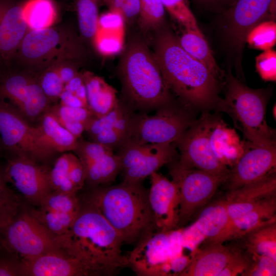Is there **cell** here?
I'll use <instances>...</instances> for the list:
<instances>
[{
    "label": "cell",
    "mask_w": 276,
    "mask_h": 276,
    "mask_svg": "<svg viewBox=\"0 0 276 276\" xmlns=\"http://www.w3.org/2000/svg\"><path fill=\"white\" fill-rule=\"evenodd\" d=\"M64 255L79 261L89 275H112L128 266L120 234L92 204L86 201L67 231L55 237Z\"/></svg>",
    "instance_id": "obj_1"
},
{
    "label": "cell",
    "mask_w": 276,
    "mask_h": 276,
    "mask_svg": "<svg viewBox=\"0 0 276 276\" xmlns=\"http://www.w3.org/2000/svg\"><path fill=\"white\" fill-rule=\"evenodd\" d=\"M159 29L154 54L170 90L187 106L216 107L220 99L217 79L183 49L172 32Z\"/></svg>",
    "instance_id": "obj_2"
},
{
    "label": "cell",
    "mask_w": 276,
    "mask_h": 276,
    "mask_svg": "<svg viewBox=\"0 0 276 276\" xmlns=\"http://www.w3.org/2000/svg\"><path fill=\"white\" fill-rule=\"evenodd\" d=\"M148 192L141 183L122 182L94 187L86 201L99 210L125 243L133 244L156 230Z\"/></svg>",
    "instance_id": "obj_3"
},
{
    "label": "cell",
    "mask_w": 276,
    "mask_h": 276,
    "mask_svg": "<svg viewBox=\"0 0 276 276\" xmlns=\"http://www.w3.org/2000/svg\"><path fill=\"white\" fill-rule=\"evenodd\" d=\"M119 77L126 104L144 112L171 104L170 90L152 53L142 40L129 43L120 60Z\"/></svg>",
    "instance_id": "obj_4"
},
{
    "label": "cell",
    "mask_w": 276,
    "mask_h": 276,
    "mask_svg": "<svg viewBox=\"0 0 276 276\" xmlns=\"http://www.w3.org/2000/svg\"><path fill=\"white\" fill-rule=\"evenodd\" d=\"M226 90L216 107L227 113L247 142L257 146L275 145V133L267 123L268 95L266 90L253 89L235 77H226Z\"/></svg>",
    "instance_id": "obj_5"
},
{
    "label": "cell",
    "mask_w": 276,
    "mask_h": 276,
    "mask_svg": "<svg viewBox=\"0 0 276 276\" xmlns=\"http://www.w3.org/2000/svg\"><path fill=\"white\" fill-rule=\"evenodd\" d=\"M85 55L82 42L71 31L61 27L30 30L13 59L22 70L36 75L63 61L81 63Z\"/></svg>",
    "instance_id": "obj_6"
},
{
    "label": "cell",
    "mask_w": 276,
    "mask_h": 276,
    "mask_svg": "<svg viewBox=\"0 0 276 276\" xmlns=\"http://www.w3.org/2000/svg\"><path fill=\"white\" fill-rule=\"evenodd\" d=\"M185 249L181 229L155 230L136 243L128 256V266L138 275H180L191 259Z\"/></svg>",
    "instance_id": "obj_7"
},
{
    "label": "cell",
    "mask_w": 276,
    "mask_h": 276,
    "mask_svg": "<svg viewBox=\"0 0 276 276\" xmlns=\"http://www.w3.org/2000/svg\"><path fill=\"white\" fill-rule=\"evenodd\" d=\"M55 237L32 211L19 212L0 232V247L27 260L51 252L63 254Z\"/></svg>",
    "instance_id": "obj_8"
},
{
    "label": "cell",
    "mask_w": 276,
    "mask_h": 276,
    "mask_svg": "<svg viewBox=\"0 0 276 276\" xmlns=\"http://www.w3.org/2000/svg\"><path fill=\"white\" fill-rule=\"evenodd\" d=\"M195 121L186 109L172 103L152 116L145 112L133 114L126 141L142 144L174 143Z\"/></svg>",
    "instance_id": "obj_9"
},
{
    "label": "cell",
    "mask_w": 276,
    "mask_h": 276,
    "mask_svg": "<svg viewBox=\"0 0 276 276\" xmlns=\"http://www.w3.org/2000/svg\"><path fill=\"white\" fill-rule=\"evenodd\" d=\"M0 140L2 145L14 155L26 157L38 163L55 154L47 146L37 126H32L1 99Z\"/></svg>",
    "instance_id": "obj_10"
},
{
    "label": "cell",
    "mask_w": 276,
    "mask_h": 276,
    "mask_svg": "<svg viewBox=\"0 0 276 276\" xmlns=\"http://www.w3.org/2000/svg\"><path fill=\"white\" fill-rule=\"evenodd\" d=\"M214 116L203 113L174 142L180 151L176 164L217 175H228L230 170L214 155L210 143V130Z\"/></svg>",
    "instance_id": "obj_11"
},
{
    "label": "cell",
    "mask_w": 276,
    "mask_h": 276,
    "mask_svg": "<svg viewBox=\"0 0 276 276\" xmlns=\"http://www.w3.org/2000/svg\"><path fill=\"white\" fill-rule=\"evenodd\" d=\"M171 164L172 180L177 184L180 193L179 226L209 202L228 175L214 174L194 168H183L174 161Z\"/></svg>",
    "instance_id": "obj_12"
},
{
    "label": "cell",
    "mask_w": 276,
    "mask_h": 276,
    "mask_svg": "<svg viewBox=\"0 0 276 276\" xmlns=\"http://www.w3.org/2000/svg\"><path fill=\"white\" fill-rule=\"evenodd\" d=\"M0 99L29 123L39 120L51 107L38 82V76L27 71L9 73L0 78Z\"/></svg>",
    "instance_id": "obj_13"
},
{
    "label": "cell",
    "mask_w": 276,
    "mask_h": 276,
    "mask_svg": "<svg viewBox=\"0 0 276 276\" xmlns=\"http://www.w3.org/2000/svg\"><path fill=\"white\" fill-rule=\"evenodd\" d=\"M272 0H235L223 14L225 39L240 71L242 52L248 32L260 22L271 20L269 9Z\"/></svg>",
    "instance_id": "obj_14"
},
{
    "label": "cell",
    "mask_w": 276,
    "mask_h": 276,
    "mask_svg": "<svg viewBox=\"0 0 276 276\" xmlns=\"http://www.w3.org/2000/svg\"><path fill=\"white\" fill-rule=\"evenodd\" d=\"M49 170L24 157L14 155L8 160L2 172L10 188L35 205H39L52 191Z\"/></svg>",
    "instance_id": "obj_15"
},
{
    "label": "cell",
    "mask_w": 276,
    "mask_h": 276,
    "mask_svg": "<svg viewBox=\"0 0 276 276\" xmlns=\"http://www.w3.org/2000/svg\"><path fill=\"white\" fill-rule=\"evenodd\" d=\"M275 169L276 145L257 146L246 141L244 153L225 181L228 192L258 180L275 172Z\"/></svg>",
    "instance_id": "obj_16"
},
{
    "label": "cell",
    "mask_w": 276,
    "mask_h": 276,
    "mask_svg": "<svg viewBox=\"0 0 276 276\" xmlns=\"http://www.w3.org/2000/svg\"><path fill=\"white\" fill-rule=\"evenodd\" d=\"M150 206L156 231H167L178 226L180 193L177 184L155 172L150 176Z\"/></svg>",
    "instance_id": "obj_17"
},
{
    "label": "cell",
    "mask_w": 276,
    "mask_h": 276,
    "mask_svg": "<svg viewBox=\"0 0 276 276\" xmlns=\"http://www.w3.org/2000/svg\"><path fill=\"white\" fill-rule=\"evenodd\" d=\"M22 3L0 0V57L6 64L13 60L29 30L22 15Z\"/></svg>",
    "instance_id": "obj_18"
},
{
    "label": "cell",
    "mask_w": 276,
    "mask_h": 276,
    "mask_svg": "<svg viewBox=\"0 0 276 276\" xmlns=\"http://www.w3.org/2000/svg\"><path fill=\"white\" fill-rule=\"evenodd\" d=\"M276 195V174L272 172L226 194L224 199L230 220L241 217Z\"/></svg>",
    "instance_id": "obj_19"
},
{
    "label": "cell",
    "mask_w": 276,
    "mask_h": 276,
    "mask_svg": "<svg viewBox=\"0 0 276 276\" xmlns=\"http://www.w3.org/2000/svg\"><path fill=\"white\" fill-rule=\"evenodd\" d=\"M21 275L82 276L89 274L77 259L63 254L51 252L21 261Z\"/></svg>",
    "instance_id": "obj_20"
},
{
    "label": "cell",
    "mask_w": 276,
    "mask_h": 276,
    "mask_svg": "<svg viewBox=\"0 0 276 276\" xmlns=\"http://www.w3.org/2000/svg\"><path fill=\"white\" fill-rule=\"evenodd\" d=\"M209 139L215 156L222 164L231 169L245 150L246 142L241 140L234 129L217 117L214 116Z\"/></svg>",
    "instance_id": "obj_21"
},
{
    "label": "cell",
    "mask_w": 276,
    "mask_h": 276,
    "mask_svg": "<svg viewBox=\"0 0 276 276\" xmlns=\"http://www.w3.org/2000/svg\"><path fill=\"white\" fill-rule=\"evenodd\" d=\"M234 250L216 242L198 248L180 276H218L231 259Z\"/></svg>",
    "instance_id": "obj_22"
},
{
    "label": "cell",
    "mask_w": 276,
    "mask_h": 276,
    "mask_svg": "<svg viewBox=\"0 0 276 276\" xmlns=\"http://www.w3.org/2000/svg\"><path fill=\"white\" fill-rule=\"evenodd\" d=\"M276 221V195L241 217L229 220L226 230L220 242L242 238L248 233L260 226Z\"/></svg>",
    "instance_id": "obj_23"
},
{
    "label": "cell",
    "mask_w": 276,
    "mask_h": 276,
    "mask_svg": "<svg viewBox=\"0 0 276 276\" xmlns=\"http://www.w3.org/2000/svg\"><path fill=\"white\" fill-rule=\"evenodd\" d=\"M86 88L88 109L96 118L103 117L110 112L117 105L119 100L117 90L101 77L93 73H83Z\"/></svg>",
    "instance_id": "obj_24"
},
{
    "label": "cell",
    "mask_w": 276,
    "mask_h": 276,
    "mask_svg": "<svg viewBox=\"0 0 276 276\" xmlns=\"http://www.w3.org/2000/svg\"><path fill=\"white\" fill-rule=\"evenodd\" d=\"M177 155L174 143L158 144L150 154L134 166L123 171L124 182L141 183L163 166L173 162Z\"/></svg>",
    "instance_id": "obj_25"
},
{
    "label": "cell",
    "mask_w": 276,
    "mask_h": 276,
    "mask_svg": "<svg viewBox=\"0 0 276 276\" xmlns=\"http://www.w3.org/2000/svg\"><path fill=\"white\" fill-rule=\"evenodd\" d=\"M226 203L224 199L206 206L194 222L206 244L219 242L229 224Z\"/></svg>",
    "instance_id": "obj_26"
},
{
    "label": "cell",
    "mask_w": 276,
    "mask_h": 276,
    "mask_svg": "<svg viewBox=\"0 0 276 276\" xmlns=\"http://www.w3.org/2000/svg\"><path fill=\"white\" fill-rule=\"evenodd\" d=\"M37 127L45 143L54 153L75 149L78 139L63 127L49 110L39 119Z\"/></svg>",
    "instance_id": "obj_27"
},
{
    "label": "cell",
    "mask_w": 276,
    "mask_h": 276,
    "mask_svg": "<svg viewBox=\"0 0 276 276\" xmlns=\"http://www.w3.org/2000/svg\"><path fill=\"white\" fill-rule=\"evenodd\" d=\"M178 39L183 49L204 64L218 81L223 79L224 72L216 61L209 43L201 30H186Z\"/></svg>",
    "instance_id": "obj_28"
},
{
    "label": "cell",
    "mask_w": 276,
    "mask_h": 276,
    "mask_svg": "<svg viewBox=\"0 0 276 276\" xmlns=\"http://www.w3.org/2000/svg\"><path fill=\"white\" fill-rule=\"evenodd\" d=\"M82 164L85 171V182L93 187L112 182L122 170L120 157L113 151Z\"/></svg>",
    "instance_id": "obj_29"
},
{
    "label": "cell",
    "mask_w": 276,
    "mask_h": 276,
    "mask_svg": "<svg viewBox=\"0 0 276 276\" xmlns=\"http://www.w3.org/2000/svg\"><path fill=\"white\" fill-rule=\"evenodd\" d=\"M242 238L249 254L265 255L276 260V221L257 228Z\"/></svg>",
    "instance_id": "obj_30"
},
{
    "label": "cell",
    "mask_w": 276,
    "mask_h": 276,
    "mask_svg": "<svg viewBox=\"0 0 276 276\" xmlns=\"http://www.w3.org/2000/svg\"><path fill=\"white\" fill-rule=\"evenodd\" d=\"M22 15L30 30L51 27L56 17L52 0H27L22 3Z\"/></svg>",
    "instance_id": "obj_31"
},
{
    "label": "cell",
    "mask_w": 276,
    "mask_h": 276,
    "mask_svg": "<svg viewBox=\"0 0 276 276\" xmlns=\"http://www.w3.org/2000/svg\"><path fill=\"white\" fill-rule=\"evenodd\" d=\"M73 154L64 153L49 170L48 177L52 191L77 193L78 190L71 181L69 170Z\"/></svg>",
    "instance_id": "obj_32"
},
{
    "label": "cell",
    "mask_w": 276,
    "mask_h": 276,
    "mask_svg": "<svg viewBox=\"0 0 276 276\" xmlns=\"http://www.w3.org/2000/svg\"><path fill=\"white\" fill-rule=\"evenodd\" d=\"M98 0H77L79 28L82 36L94 40L99 29Z\"/></svg>",
    "instance_id": "obj_33"
},
{
    "label": "cell",
    "mask_w": 276,
    "mask_h": 276,
    "mask_svg": "<svg viewBox=\"0 0 276 276\" xmlns=\"http://www.w3.org/2000/svg\"><path fill=\"white\" fill-rule=\"evenodd\" d=\"M37 220L52 234L60 236L72 225L77 213L69 214L39 208L32 211Z\"/></svg>",
    "instance_id": "obj_34"
},
{
    "label": "cell",
    "mask_w": 276,
    "mask_h": 276,
    "mask_svg": "<svg viewBox=\"0 0 276 276\" xmlns=\"http://www.w3.org/2000/svg\"><path fill=\"white\" fill-rule=\"evenodd\" d=\"M246 42L251 48L265 51L271 49L276 42V23L274 20H263L247 34Z\"/></svg>",
    "instance_id": "obj_35"
},
{
    "label": "cell",
    "mask_w": 276,
    "mask_h": 276,
    "mask_svg": "<svg viewBox=\"0 0 276 276\" xmlns=\"http://www.w3.org/2000/svg\"><path fill=\"white\" fill-rule=\"evenodd\" d=\"M165 9L160 0H140L139 21L144 30L159 29L165 20Z\"/></svg>",
    "instance_id": "obj_36"
},
{
    "label": "cell",
    "mask_w": 276,
    "mask_h": 276,
    "mask_svg": "<svg viewBox=\"0 0 276 276\" xmlns=\"http://www.w3.org/2000/svg\"><path fill=\"white\" fill-rule=\"evenodd\" d=\"M42 209L69 214L78 212L81 202L76 193L51 191L39 205Z\"/></svg>",
    "instance_id": "obj_37"
},
{
    "label": "cell",
    "mask_w": 276,
    "mask_h": 276,
    "mask_svg": "<svg viewBox=\"0 0 276 276\" xmlns=\"http://www.w3.org/2000/svg\"><path fill=\"white\" fill-rule=\"evenodd\" d=\"M17 198L0 171V232L19 210Z\"/></svg>",
    "instance_id": "obj_38"
},
{
    "label": "cell",
    "mask_w": 276,
    "mask_h": 276,
    "mask_svg": "<svg viewBox=\"0 0 276 276\" xmlns=\"http://www.w3.org/2000/svg\"><path fill=\"white\" fill-rule=\"evenodd\" d=\"M165 10L186 30H200L188 0H160Z\"/></svg>",
    "instance_id": "obj_39"
},
{
    "label": "cell",
    "mask_w": 276,
    "mask_h": 276,
    "mask_svg": "<svg viewBox=\"0 0 276 276\" xmlns=\"http://www.w3.org/2000/svg\"><path fill=\"white\" fill-rule=\"evenodd\" d=\"M48 110L62 126L68 123L78 122L86 127L89 121L95 117L91 111L85 107H69L59 104L51 106Z\"/></svg>",
    "instance_id": "obj_40"
},
{
    "label": "cell",
    "mask_w": 276,
    "mask_h": 276,
    "mask_svg": "<svg viewBox=\"0 0 276 276\" xmlns=\"http://www.w3.org/2000/svg\"><path fill=\"white\" fill-rule=\"evenodd\" d=\"M38 82L50 102L56 101L64 90V84L58 74L57 64H54L38 75Z\"/></svg>",
    "instance_id": "obj_41"
},
{
    "label": "cell",
    "mask_w": 276,
    "mask_h": 276,
    "mask_svg": "<svg viewBox=\"0 0 276 276\" xmlns=\"http://www.w3.org/2000/svg\"><path fill=\"white\" fill-rule=\"evenodd\" d=\"M122 31H112L98 29L94 41L102 54L110 55L119 51L122 46Z\"/></svg>",
    "instance_id": "obj_42"
},
{
    "label": "cell",
    "mask_w": 276,
    "mask_h": 276,
    "mask_svg": "<svg viewBox=\"0 0 276 276\" xmlns=\"http://www.w3.org/2000/svg\"><path fill=\"white\" fill-rule=\"evenodd\" d=\"M250 255V254H249ZM251 262L243 276H275L276 260L265 255H250Z\"/></svg>",
    "instance_id": "obj_43"
},
{
    "label": "cell",
    "mask_w": 276,
    "mask_h": 276,
    "mask_svg": "<svg viewBox=\"0 0 276 276\" xmlns=\"http://www.w3.org/2000/svg\"><path fill=\"white\" fill-rule=\"evenodd\" d=\"M256 68L265 81L276 80V52L271 49L264 51L256 57Z\"/></svg>",
    "instance_id": "obj_44"
},
{
    "label": "cell",
    "mask_w": 276,
    "mask_h": 276,
    "mask_svg": "<svg viewBox=\"0 0 276 276\" xmlns=\"http://www.w3.org/2000/svg\"><path fill=\"white\" fill-rule=\"evenodd\" d=\"M251 262L250 255L246 251L234 250L233 254L218 276L242 275L248 268Z\"/></svg>",
    "instance_id": "obj_45"
},
{
    "label": "cell",
    "mask_w": 276,
    "mask_h": 276,
    "mask_svg": "<svg viewBox=\"0 0 276 276\" xmlns=\"http://www.w3.org/2000/svg\"><path fill=\"white\" fill-rule=\"evenodd\" d=\"M110 10L119 13L124 21L130 22L139 16L140 0H104Z\"/></svg>",
    "instance_id": "obj_46"
},
{
    "label": "cell",
    "mask_w": 276,
    "mask_h": 276,
    "mask_svg": "<svg viewBox=\"0 0 276 276\" xmlns=\"http://www.w3.org/2000/svg\"><path fill=\"white\" fill-rule=\"evenodd\" d=\"M21 260L0 247V276L21 275Z\"/></svg>",
    "instance_id": "obj_47"
},
{
    "label": "cell",
    "mask_w": 276,
    "mask_h": 276,
    "mask_svg": "<svg viewBox=\"0 0 276 276\" xmlns=\"http://www.w3.org/2000/svg\"><path fill=\"white\" fill-rule=\"evenodd\" d=\"M124 22V18L119 13L109 10L99 16L98 29L112 31L123 30Z\"/></svg>",
    "instance_id": "obj_48"
},
{
    "label": "cell",
    "mask_w": 276,
    "mask_h": 276,
    "mask_svg": "<svg viewBox=\"0 0 276 276\" xmlns=\"http://www.w3.org/2000/svg\"><path fill=\"white\" fill-rule=\"evenodd\" d=\"M70 178L79 191L85 182V173L84 167L79 158L73 154L69 170Z\"/></svg>",
    "instance_id": "obj_49"
},
{
    "label": "cell",
    "mask_w": 276,
    "mask_h": 276,
    "mask_svg": "<svg viewBox=\"0 0 276 276\" xmlns=\"http://www.w3.org/2000/svg\"><path fill=\"white\" fill-rule=\"evenodd\" d=\"M56 64L58 74L64 85L78 73L80 64L70 61H63Z\"/></svg>",
    "instance_id": "obj_50"
},
{
    "label": "cell",
    "mask_w": 276,
    "mask_h": 276,
    "mask_svg": "<svg viewBox=\"0 0 276 276\" xmlns=\"http://www.w3.org/2000/svg\"><path fill=\"white\" fill-rule=\"evenodd\" d=\"M198 5L211 9L225 11L234 2L235 0H193Z\"/></svg>",
    "instance_id": "obj_51"
},
{
    "label": "cell",
    "mask_w": 276,
    "mask_h": 276,
    "mask_svg": "<svg viewBox=\"0 0 276 276\" xmlns=\"http://www.w3.org/2000/svg\"><path fill=\"white\" fill-rule=\"evenodd\" d=\"M60 104L64 106L74 107H85L83 102L74 94L63 90L59 98Z\"/></svg>",
    "instance_id": "obj_52"
},
{
    "label": "cell",
    "mask_w": 276,
    "mask_h": 276,
    "mask_svg": "<svg viewBox=\"0 0 276 276\" xmlns=\"http://www.w3.org/2000/svg\"><path fill=\"white\" fill-rule=\"evenodd\" d=\"M83 73H78L64 85V90L74 94L76 91L83 84Z\"/></svg>",
    "instance_id": "obj_53"
},
{
    "label": "cell",
    "mask_w": 276,
    "mask_h": 276,
    "mask_svg": "<svg viewBox=\"0 0 276 276\" xmlns=\"http://www.w3.org/2000/svg\"><path fill=\"white\" fill-rule=\"evenodd\" d=\"M0 144L2 145V143H1V140H0Z\"/></svg>",
    "instance_id": "obj_54"
},
{
    "label": "cell",
    "mask_w": 276,
    "mask_h": 276,
    "mask_svg": "<svg viewBox=\"0 0 276 276\" xmlns=\"http://www.w3.org/2000/svg\"><path fill=\"white\" fill-rule=\"evenodd\" d=\"M1 61H2V60H1V57H0V62H1Z\"/></svg>",
    "instance_id": "obj_55"
},
{
    "label": "cell",
    "mask_w": 276,
    "mask_h": 276,
    "mask_svg": "<svg viewBox=\"0 0 276 276\" xmlns=\"http://www.w3.org/2000/svg\"><path fill=\"white\" fill-rule=\"evenodd\" d=\"M99 1V0H98Z\"/></svg>",
    "instance_id": "obj_56"
}]
</instances>
